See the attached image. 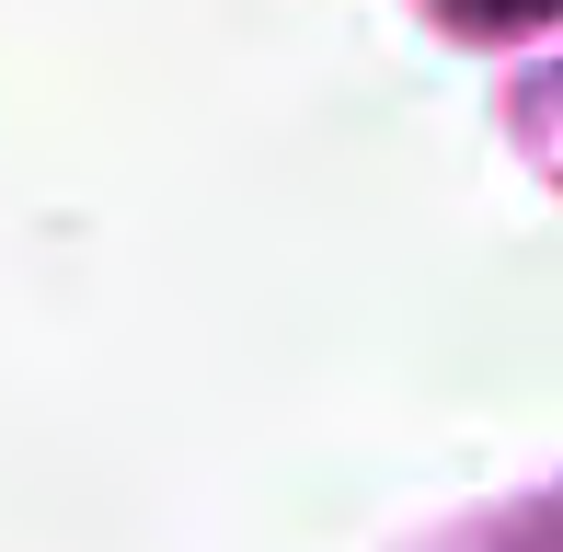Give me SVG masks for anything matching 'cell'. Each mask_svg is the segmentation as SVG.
Masks as SVG:
<instances>
[{"label":"cell","mask_w":563,"mask_h":552,"mask_svg":"<svg viewBox=\"0 0 563 552\" xmlns=\"http://www.w3.org/2000/svg\"><path fill=\"white\" fill-rule=\"evenodd\" d=\"M460 12H483V23H529L541 0H460Z\"/></svg>","instance_id":"6da1fadb"}]
</instances>
